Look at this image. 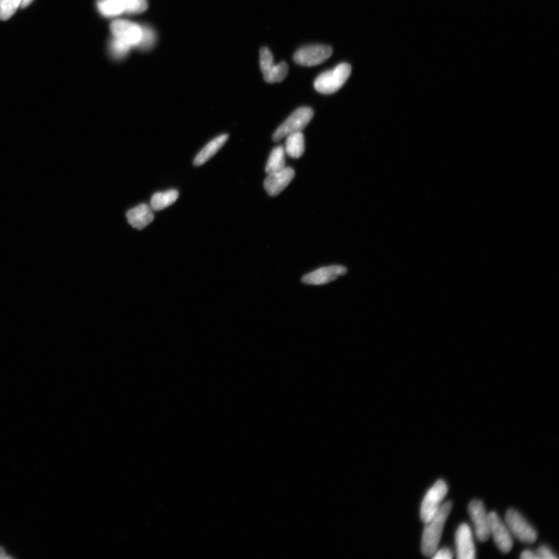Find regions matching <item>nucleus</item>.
<instances>
[{
	"label": "nucleus",
	"mask_w": 559,
	"mask_h": 559,
	"mask_svg": "<svg viewBox=\"0 0 559 559\" xmlns=\"http://www.w3.org/2000/svg\"><path fill=\"white\" fill-rule=\"evenodd\" d=\"M536 554L539 559L558 558V557L552 552V550L545 545L539 547L537 550Z\"/></svg>",
	"instance_id": "b1692460"
},
{
	"label": "nucleus",
	"mask_w": 559,
	"mask_h": 559,
	"mask_svg": "<svg viewBox=\"0 0 559 559\" xmlns=\"http://www.w3.org/2000/svg\"><path fill=\"white\" fill-rule=\"evenodd\" d=\"M260 65L263 73L273 65V58L269 48L263 47L261 49Z\"/></svg>",
	"instance_id": "4be33fe9"
},
{
	"label": "nucleus",
	"mask_w": 559,
	"mask_h": 559,
	"mask_svg": "<svg viewBox=\"0 0 559 559\" xmlns=\"http://www.w3.org/2000/svg\"><path fill=\"white\" fill-rule=\"evenodd\" d=\"M110 30L115 38L131 47L140 46L143 33L140 25L125 20H117L112 22Z\"/></svg>",
	"instance_id": "6e6552de"
},
{
	"label": "nucleus",
	"mask_w": 559,
	"mask_h": 559,
	"mask_svg": "<svg viewBox=\"0 0 559 559\" xmlns=\"http://www.w3.org/2000/svg\"><path fill=\"white\" fill-rule=\"evenodd\" d=\"M288 73V66L286 63L282 62L278 65H273L268 70L263 73V79L266 83H281L285 80Z\"/></svg>",
	"instance_id": "a211bd4d"
},
{
	"label": "nucleus",
	"mask_w": 559,
	"mask_h": 559,
	"mask_svg": "<svg viewBox=\"0 0 559 559\" xmlns=\"http://www.w3.org/2000/svg\"><path fill=\"white\" fill-rule=\"evenodd\" d=\"M505 520L511 535L518 538L522 543H534L537 540L536 531L518 511L513 509L507 511Z\"/></svg>",
	"instance_id": "39448f33"
},
{
	"label": "nucleus",
	"mask_w": 559,
	"mask_h": 559,
	"mask_svg": "<svg viewBox=\"0 0 559 559\" xmlns=\"http://www.w3.org/2000/svg\"><path fill=\"white\" fill-rule=\"evenodd\" d=\"M457 558L473 559L476 558V548L471 531L467 523H461L455 535Z\"/></svg>",
	"instance_id": "f8f14e48"
},
{
	"label": "nucleus",
	"mask_w": 559,
	"mask_h": 559,
	"mask_svg": "<svg viewBox=\"0 0 559 559\" xmlns=\"http://www.w3.org/2000/svg\"><path fill=\"white\" fill-rule=\"evenodd\" d=\"M470 517L474 523L476 534L481 543H485L490 537L488 513L483 502L474 500L469 505Z\"/></svg>",
	"instance_id": "9d476101"
},
{
	"label": "nucleus",
	"mask_w": 559,
	"mask_h": 559,
	"mask_svg": "<svg viewBox=\"0 0 559 559\" xmlns=\"http://www.w3.org/2000/svg\"><path fill=\"white\" fill-rule=\"evenodd\" d=\"M295 174V170L291 167H286L281 170L268 174L264 182L266 192L271 196L278 195L292 182Z\"/></svg>",
	"instance_id": "9b49d317"
},
{
	"label": "nucleus",
	"mask_w": 559,
	"mask_h": 559,
	"mask_svg": "<svg viewBox=\"0 0 559 559\" xmlns=\"http://www.w3.org/2000/svg\"><path fill=\"white\" fill-rule=\"evenodd\" d=\"M286 137V153L295 159L302 157L305 152V137L302 132L291 134Z\"/></svg>",
	"instance_id": "dca6fc26"
},
{
	"label": "nucleus",
	"mask_w": 559,
	"mask_h": 559,
	"mask_svg": "<svg viewBox=\"0 0 559 559\" xmlns=\"http://www.w3.org/2000/svg\"><path fill=\"white\" fill-rule=\"evenodd\" d=\"M313 116L314 112L311 108L297 109L278 127L273 135V140L278 142L291 134L302 132L311 122Z\"/></svg>",
	"instance_id": "7ed1b4c3"
},
{
	"label": "nucleus",
	"mask_w": 559,
	"mask_h": 559,
	"mask_svg": "<svg viewBox=\"0 0 559 559\" xmlns=\"http://www.w3.org/2000/svg\"><path fill=\"white\" fill-rule=\"evenodd\" d=\"M229 140V135L223 134L206 145L202 150L197 154L194 161L195 166H202L211 159Z\"/></svg>",
	"instance_id": "4468645a"
},
{
	"label": "nucleus",
	"mask_w": 559,
	"mask_h": 559,
	"mask_svg": "<svg viewBox=\"0 0 559 559\" xmlns=\"http://www.w3.org/2000/svg\"><path fill=\"white\" fill-rule=\"evenodd\" d=\"M447 486L442 479L429 489L427 493L420 508V518L424 523L431 520L434 515L440 509L442 503L447 493Z\"/></svg>",
	"instance_id": "20e7f679"
},
{
	"label": "nucleus",
	"mask_w": 559,
	"mask_h": 559,
	"mask_svg": "<svg viewBox=\"0 0 559 559\" xmlns=\"http://www.w3.org/2000/svg\"><path fill=\"white\" fill-rule=\"evenodd\" d=\"M521 558L523 559H539L536 553L532 552L531 550L523 551L521 555Z\"/></svg>",
	"instance_id": "a878e982"
},
{
	"label": "nucleus",
	"mask_w": 559,
	"mask_h": 559,
	"mask_svg": "<svg viewBox=\"0 0 559 559\" xmlns=\"http://www.w3.org/2000/svg\"><path fill=\"white\" fill-rule=\"evenodd\" d=\"M350 74V65L348 63L339 64L333 70L325 72L318 76L314 83V88L320 93H334L338 92L348 81Z\"/></svg>",
	"instance_id": "f03ea898"
},
{
	"label": "nucleus",
	"mask_w": 559,
	"mask_h": 559,
	"mask_svg": "<svg viewBox=\"0 0 559 559\" xmlns=\"http://www.w3.org/2000/svg\"><path fill=\"white\" fill-rule=\"evenodd\" d=\"M142 38L140 46L142 48H150L154 43L155 33L149 28H142Z\"/></svg>",
	"instance_id": "5701e85b"
},
{
	"label": "nucleus",
	"mask_w": 559,
	"mask_h": 559,
	"mask_svg": "<svg viewBox=\"0 0 559 559\" xmlns=\"http://www.w3.org/2000/svg\"><path fill=\"white\" fill-rule=\"evenodd\" d=\"M333 54V49L328 46H308L298 49L294 60L297 64L303 66H315L329 59Z\"/></svg>",
	"instance_id": "0eeeda50"
},
{
	"label": "nucleus",
	"mask_w": 559,
	"mask_h": 559,
	"mask_svg": "<svg viewBox=\"0 0 559 559\" xmlns=\"http://www.w3.org/2000/svg\"><path fill=\"white\" fill-rule=\"evenodd\" d=\"M490 536L503 553H508L513 548L511 533L506 523L495 512L488 513Z\"/></svg>",
	"instance_id": "423d86ee"
},
{
	"label": "nucleus",
	"mask_w": 559,
	"mask_h": 559,
	"mask_svg": "<svg viewBox=\"0 0 559 559\" xmlns=\"http://www.w3.org/2000/svg\"><path fill=\"white\" fill-rule=\"evenodd\" d=\"M434 559H450L453 557V553L449 548H444L439 551L435 552V553L432 555Z\"/></svg>",
	"instance_id": "393cba45"
},
{
	"label": "nucleus",
	"mask_w": 559,
	"mask_h": 559,
	"mask_svg": "<svg viewBox=\"0 0 559 559\" xmlns=\"http://www.w3.org/2000/svg\"><path fill=\"white\" fill-rule=\"evenodd\" d=\"M179 197V192L174 189L164 192L154 194L152 197L150 207L154 211L165 209L174 204Z\"/></svg>",
	"instance_id": "2eb2a0df"
},
{
	"label": "nucleus",
	"mask_w": 559,
	"mask_h": 559,
	"mask_svg": "<svg viewBox=\"0 0 559 559\" xmlns=\"http://www.w3.org/2000/svg\"><path fill=\"white\" fill-rule=\"evenodd\" d=\"M98 8L102 15L108 17L116 16L125 12L124 5L119 0H100Z\"/></svg>",
	"instance_id": "6ab92c4d"
},
{
	"label": "nucleus",
	"mask_w": 559,
	"mask_h": 559,
	"mask_svg": "<svg viewBox=\"0 0 559 559\" xmlns=\"http://www.w3.org/2000/svg\"><path fill=\"white\" fill-rule=\"evenodd\" d=\"M347 273L348 269L341 265L324 266L304 275L302 282L305 285L323 286L337 280Z\"/></svg>",
	"instance_id": "1a4fd4ad"
},
{
	"label": "nucleus",
	"mask_w": 559,
	"mask_h": 559,
	"mask_svg": "<svg viewBox=\"0 0 559 559\" xmlns=\"http://www.w3.org/2000/svg\"><path fill=\"white\" fill-rule=\"evenodd\" d=\"M33 1V0H22V2H21V7H23V8H24V7H27V6H29V5H30V4H31Z\"/></svg>",
	"instance_id": "bb28decb"
},
{
	"label": "nucleus",
	"mask_w": 559,
	"mask_h": 559,
	"mask_svg": "<svg viewBox=\"0 0 559 559\" xmlns=\"http://www.w3.org/2000/svg\"><path fill=\"white\" fill-rule=\"evenodd\" d=\"M131 48L132 47L126 44V43L115 38L112 40L110 44L112 56L118 58L125 56L128 51H130Z\"/></svg>",
	"instance_id": "412c9836"
},
{
	"label": "nucleus",
	"mask_w": 559,
	"mask_h": 559,
	"mask_svg": "<svg viewBox=\"0 0 559 559\" xmlns=\"http://www.w3.org/2000/svg\"><path fill=\"white\" fill-rule=\"evenodd\" d=\"M153 211L148 204H142L136 206L126 214L129 225L139 230L147 227L154 220Z\"/></svg>",
	"instance_id": "ddd939ff"
},
{
	"label": "nucleus",
	"mask_w": 559,
	"mask_h": 559,
	"mask_svg": "<svg viewBox=\"0 0 559 559\" xmlns=\"http://www.w3.org/2000/svg\"><path fill=\"white\" fill-rule=\"evenodd\" d=\"M22 0H0V20L6 21L16 13Z\"/></svg>",
	"instance_id": "aec40b11"
},
{
	"label": "nucleus",
	"mask_w": 559,
	"mask_h": 559,
	"mask_svg": "<svg viewBox=\"0 0 559 559\" xmlns=\"http://www.w3.org/2000/svg\"><path fill=\"white\" fill-rule=\"evenodd\" d=\"M452 509L451 501L442 504L434 517L425 523L422 537V553L425 556H432L439 545L444 524Z\"/></svg>",
	"instance_id": "f257e3e1"
},
{
	"label": "nucleus",
	"mask_w": 559,
	"mask_h": 559,
	"mask_svg": "<svg viewBox=\"0 0 559 559\" xmlns=\"http://www.w3.org/2000/svg\"><path fill=\"white\" fill-rule=\"evenodd\" d=\"M119 1L122 2V4L124 5V0H119ZM124 7H125V6H124Z\"/></svg>",
	"instance_id": "cd10ccee"
},
{
	"label": "nucleus",
	"mask_w": 559,
	"mask_h": 559,
	"mask_svg": "<svg viewBox=\"0 0 559 559\" xmlns=\"http://www.w3.org/2000/svg\"><path fill=\"white\" fill-rule=\"evenodd\" d=\"M286 154L285 148L282 146H278L272 150L266 166V172L268 174L286 167Z\"/></svg>",
	"instance_id": "f3484780"
}]
</instances>
